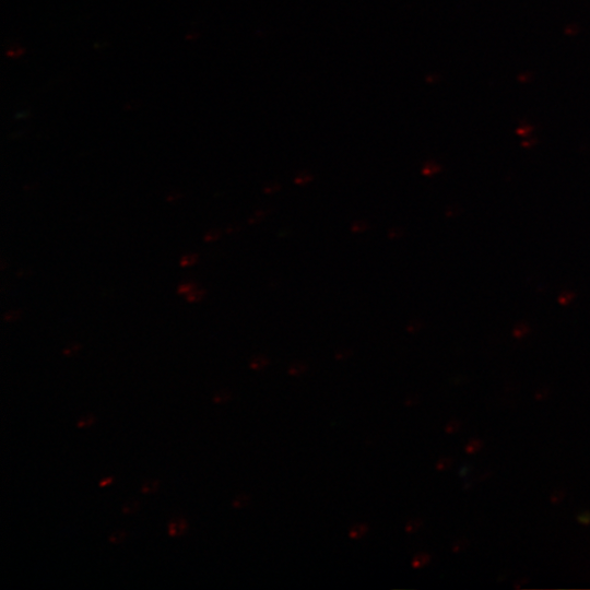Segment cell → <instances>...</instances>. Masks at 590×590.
<instances>
[{
	"label": "cell",
	"mask_w": 590,
	"mask_h": 590,
	"mask_svg": "<svg viewBox=\"0 0 590 590\" xmlns=\"http://www.w3.org/2000/svg\"><path fill=\"white\" fill-rule=\"evenodd\" d=\"M187 297H188L189 300H192V302L198 300V299H200V298L202 297V292H201V291H192V290H191V291L188 293V296H187Z\"/></svg>",
	"instance_id": "e0dca14e"
},
{
	"label": "cell",
	"mask_w": 590,
	"mask_h": 590,
	"mask_svg": "<svg viewBox=\"0 0 590 590\" xmlns=\"http://www.w3.org/2000/svg\"><path fill=\"white\" fill-rule=\"evenodd\" d=\"M430 560V555L427 553H418L416 554L412 559V567L413 568H421L425 565H427Z\"/></svg>",
	"instance_id": "7a4b0ae2"
},
{
	"label": "cell",
	"mask_w": 590,
	"mask_h": 590,
	"mask_svg": "<svg viewBox=\"0 0 590 590\" xmlns=\"http://www.w3.org/2000/svg\"><path fill=\"white\" fill-rule=\"evenodd\" d=\"M140 504L139 502L137 500H130L128 503H126L122 507V512L123 514H131V512H134L138 510Z\"/></svg>",
	"instance_id": "9c48e42d"
},
{
	"label": "cell",
	"mask_w": 590,
	"mask_h": 590,
	"mask_svg": "<svg viewBox=\"0 0 590 590\" xmlns=\"http://www.w3.org/2000/svg\"><path fill=\"white\" fill-rule=\"evenodd\" d=\"M76 349H78V346H71V347H69L68 350L64 351V354H72Z\"/></svg>",
	"instance_id": "603a6c76"
},
{
	"label": "cell",
	"mask_w": 590,
	"mask_h": 590,
	"mask_svg": "<svg viewBox=\"0 0 590 590\" xmlns=\"http://www.w3.org/2000/svg\"><path fill=\"white\" fill-rule=\"evenodd\" d=\"M554 495L557 496V498L555 499L554 503H558V502H560V500L563 499V497H564V492H557V493H554Z\"/></svg>",
	"instance_id": "7402d4cb"
},
{
	"label": "cell",
	"mask_w": 590,
	"mask_h": 590,
	"mask_svg": "<svg viewBox=\"0 0 590 590\" xmlns=\"http://www.w3.org/2000/svg\"><path fill=\"white\" fill-rule=\"evenodd\" d=\"M125 536L126 534L123 531L117 530L109 536V541L114 544H118L123 541Z\"/></svg>",
	"instance_id": "7c38bea8"
},
{
	"label": "cell",
	"mask_w": 590,
	"mask_h": 590,
	"mask_svg": "<svg viewBox=\"0 0 590 590\" xmlns=\"http://www.w3.org/2000/svg\"><path fill=\"white\" fill-rule=\"evenodd\" d=\"M186 529V521L184 519H175L168 526V533L172 536H177L184 533Z\"/></svg>",
	"instance_id": "6da1fadb"
},
{
	"label": "cell",
	"mask_w": 590,
	"mask_h": 590,
	"mask_svg": "<svg viewBox=\"0 0 590 590\" xmlns=\"http://www.w3.org/2000/svg\"><path fill=\"white\" fill-rule=\"evenodd\" d=\"M194 260H196V256L190 255V256L184 257L181 263L182 266H188V264H191Z\"/></svg>",
	"instance_id": "ffe728a7"
},
{
	"label": "cell",
	"mask_w": 590,
	"mask_h": 590,
	"mask_svg": "<svg viewBox=\"0 0 590 590\" xmlns=\"http://www.w3.org/2000/svg\"><path fill=\"white\" fill-rule=\"evenodd\" d=\"M306 369H307V366L305 364L298 362V363H294L290 367L288 374L293 375V376H296V375H299V374L304 373Z\"/></svg>",
	"instance_id": "5b68a950"
},
{
	"label": "cell",
	"mask_w": 590,
	"mask_h": 590,
	"mask_svg": "<svg viewBox=\"0 0 590 590\" xmlns=\"http://www.w3.org/2000/svg\"><path fill=\"white\" fill-rule=\"evenodd\" d=\"M368 530V527L364 523H357L355 526H353L349 532V535L352 538V539H359L362 538L363 535H365V533L367 532Z\"/></svg>",
	"instance_id": "3957f363"
},
{
	"label": "cell",
	"mask_w": 590,
	"mask_h": 590,
	"mask_svg": "<svg viewBox=\"0 0 590 590\" xmlns=\"http://www.w3.org/2000/svg\"><path fill=\"white\" fill-rule=\"evenodd\" d=\"M190 291H191V286L187 285V284H184V285L179 286V288H178L179 293L188 294Z\"/></svg>",
	"instance_id": "44dd1931"
},
{
	"label": "cell",
	"mask_w": 590,
	"mask_h": 590,
	"mask_svg": "<svg viewBox=\"0 0 590 590\" xmlns=\"http://www.w3.org/2000/svg\"><path fill=\"white\" fill-rule=\"evenodd\" d=\"M465 546H467V541H465V540H458V541L455 542L452 550H453L455 552H460V551H462Z\"/></svg>",
	"instance_id": "d6986e66"
},
{
	"label": "cell",
	"mask_w": 590,
	"mask_h": 590,
	"mask_svg": "<svg viewBox=\"0 0 590 590\" xmlns=\"http://www.w3.org/2000/svg\"><path fill=\"white\" fill-rule=\"evenodd\" d=\"M251 367L256 370L262 369L266 365H268V359H266L262 356H257L251 361Z\"/></svg>",
	"instance_id": "52a82bcc"
},
{
	"label": "cell",
	"mask_w": 590,
	"mask_h": 590,
	"mask_svg": "<svg viewBox=\"0 0 590 590\" xmlns=\"http://www.w3.org/2000/svg\"><path fill=\"white\" fill-rule=\"evenodd\" d=\"M248 503H249V497H248L247 495H245V494H241V495H238V496L235 498L233 505H234V507H236V508H243V507H245Z\"/></svg>",
	"instance_id": "30bf717a"
},
{
	"label": "cell",
	"mask_w": 590,
	"mask_h": 590,
	"mask_svg": "<svg viewBox=\"0 0 590 590\" xmlns=\"http://www.w3.org/2000/svg\"><path fill=\"white\" fill-rule=\"evenodd\" d=\"M231 399V392L227 391V390H220L215 396H214V402L216 403H224L226 402L227 400Z\"/></svg>",
	"instance_id": "ba28073f"
},
{
	"label": "cell",
	"mask_w": 590,
	"mask_h": 590,
	"mask_svg": "<svg viewBox=\"0 0 590 590\" xmlns=\"http://www.w3.org/2000/svg\"><path fill=\"white\" fill-rule=\"evenodd\" d=\"M113 479L111 477H108V479H105L102 481V483L99 484L101 486H105L106 484H108L109 482H111Z\"/></svg>",
	"instance_id": "cb8c5ba5"
},
{
	"label": "cell",
	"mask_w": 590,
	"mask_h": 590,
	"mask_svg": "<svg viewBox=\"0 0 590 590\" xmlns=\"http://www.w3.org/2000/svg\"><path fill=\"white\" fill-rule=\"evenodd\" d=\"M459 427H460V423H459L458 421H451V422L447 425L446 430H447L448 433H455V432H457V430L459 429Z\"/></svg>",
	"instance_id": "ac0fdd59"
},
{
	"label": "cell",
	"mask_w": 590,
	"mask_h": 590,
	"mask_svg": "<svg viewBox=\"0 0 590 590\" xmlns=\"http://www.w3.org/2000/svg\"><path fill=\"white\" fill-rule=\"evenodd\" d=\"M418 402H420V397L417 394H411L406 398L405 405L413 406L417 404Z\"/></svg>",
	"instance_id": "2e32d148"
},
{
	"label": "cell",
	"mask_w": 590,
	"mask_h": 590,
	"mask_svg": "<svg viewBox=\"0 0 590 590\" xmlns=\"http://www.w3.org/2000/svg\"><path fill=\"white\" fill-rule=\"evenodd\" d=\"M158 487V483L156 481H148L143 484L141 492L144 494H151L154 493Z\"/></svg>",
	"instance_id": "8992f818"
},
{
	"label": "cell",
	"mask_w": 590,
	"mask_h": 590,
	"mask_svg": "<svg viewBox=\"0 0 590 590\" xmlns=\"http://www.w3.org/2000/svg\"><path fill=\"white\" fill-rule=\"evenodd\" d=\"M481 447H482L481 440L473 439L467 445L465 450L468 453H473L477 451Z\"/></svg>",
	"instance_id": "8fae6325"
},
{
	"label": "cell",
	"mask_w": 590,
	"mask_h": 590,
	"mask_svg": "<svg viewBox=\"0 0 590 590\" xmlns=\"http://www.w3.org/2000/svg\"><path fill=\"white\" fill-rule=\"evenodd\" d=\"M423 524V521L422 519H412V520H409L408 523L405 524V531L408 533H412V532H415L417 531Z\"/></svg>",
	"instance_id": "277c9868"
},
{
	"label": "cell",
	"mask_w": 590,
	"mask_h": 590,
	"mask_svg": "<svg viewBox=\"0 0 590 590\" xmlns=\"http://www.w3.org/2000/svg\"><path fill=\"white\" fill-rule=\"evenodd\" d=\"M577 519L582 524H589L590 523V511H585V512L579 514Z\"/></svg>",
	"instance_id": "9a60e30c"
},
{
	"label": "cell",
	"mask_w": 590,
	"mask_h": 590,
	"mask_svg": "<svg viewBox=\"0 0 590 590\" xmlns=\"http://www.w3.org/2000/svg\"><path fill=\"white\" fill-rule=\"evenodd\" d=\"M93 422H94V416H93V415H84V416L78 422V426H79V427L87 426V425H91Z\"/></svg>",
	"instance_id": "5bb4252c"
},
{
	"label": "cell",
	"mask_w": 590,
	"mask_h": 590,
	"mask_svg": "<svg viewBox=\"0 0 590 590\" xmlns=\"http://www.w3.org/2000/svg\"><path fill=\"white\" fill-rule=\"evenodd\" d=\"M451 463H452V460L450 458H441L437 462L436 467L438 470H446L451 465Z\"/></svg>",
	"instance_id": "4fadbf2b"
}]
</instances>
